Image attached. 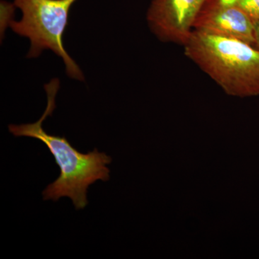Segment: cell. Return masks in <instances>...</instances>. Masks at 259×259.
Listing matches in <instances>:
<instances>
[{
    "mask_svg": "<svg viewBox=\"0 0 259 259\" xmlns=\"http://www.w3.org/2000/svg\"><path fill=\"white\" fill-rule=\"evenodd\" d=\"M205 0H152L147 12L150 28L163 42L184 46Z\"/></svg>",
    "mask_w": 259,
    "mask_h": 259,
    "instance_id": "cell-4",
    "label": "cell"
},
{
    "mask_svg": "<svg viewBox=\"0 0 259 259\" xmlns=\"http://www.w3.org/2000/svg\"><path fill=\"white\" fill-rule=\"evenodd\" d=\"M194 30L239 39L255 47L254 22L241 8L226 0H205Z\"/></svg>",
    "mask_w": 259,
    "mask_h": 259,
    "instance_id": "cell-5",
    "label": "cell"
},
{
    "mask_svg": "<svg viewBox=\"0 0 259 259\" xmlns=\"http://www.w3.org/2000/svg\"><path fill=\"white\" fill-rule=\"evenodd\" d=\"M236 5L253 22L259 21V0H226Z\"/></svg>",
    "mask_w": 259,
    "mask_h": 259,
    "instance_id": "cell-6",
    "label": "cell"
},
{
    "mask_svg": "<svg viewBox=\"0 0 259 259\" xmlns=\"http://www.w3.org/2000/svg\"><path fill=\"white\" fill-rule=\"evenodd\" d=\"M185 56L233 97L259 95V50L239 39L194 30Z\"/></svg>",
    "mask_w": 259,
    "mask_h": 259,
    "instance_id": "cell-2",
    "label": "cell"
},
{
    "mask_svg": "<svg viewBox=\"0 0 259 259\" xmlns=\"http://www.w3.org/2000/svg\"><path fill=\"white\" fill-rule=\"evenodd\" d=\"M76 0H15L14 6L21 10L20 21L10 20L15 33L30 39L27 58H36L42 51L51 50L62 58L66 74L71 79L84 81L79 66L65 50L63 35L68 25L69 10Z\"/></svg>",
    "mask_w": 259,
    "mask_h": 259,
    "instance_id": "cell-3",
    "label": "cell"
},
{
    "mask_svg": "<svg viewBox=\"0 0 259 259\" xmlns=\"http://www.w3.org/2000/svg\"><path fill=\"white\" fill-rule=\"evenodd\" d=\"M255 47L259 50V21L254 22Z\"/></svg>",
    "mask_w": 259,
    "mask_h": 259,
    "instance_id": "cell-7",
    "label": "cell"
},
{
    "mask_svg": "<svg viewBox=\"0 0 259 259\" xmlns=\"http://www.w3.org/2000/svg\"><path fill=\"white\" fill-rule=\"evenodd\" d=\"M59 88L60 81L57 78L44 85L48 104L40 120L33 123L10 125L8 128L15 137L25 136L42 141L60 168V176L42 192L44 199L58 201L61 197H69L75 208L79 210L88 203V187L97 180L107 182L110 180L107 165L111 163L112 158L106 153L99 152L97 148L83 154L71 146L66 138L48 134L42 128L44 121L55 110L56 97Z\"/></svg>",
    "mask_w": 259,
    "mask_h": 259,
    "instance_id": "cell-1",
    "label": "cell"
}]
</instances>
